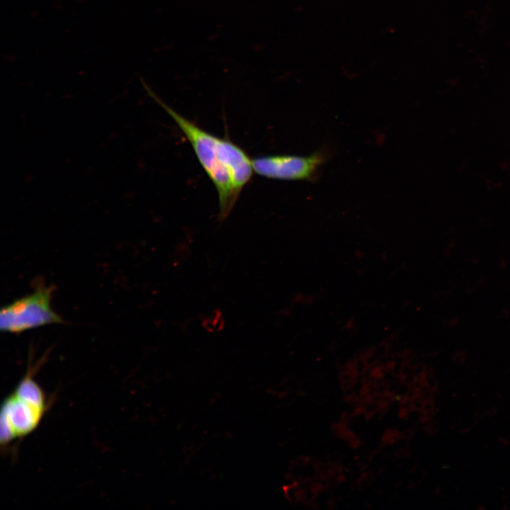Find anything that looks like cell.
I'll return each instance as SVG.
<instances>
[{
    "instance_id": "obj_1",
    "label": "cell",
    "mask_w": 510,
    "mask_h": 510,
    "mask_svg": "<svg viewBox=\"0 0 510 510\" xmlns=\"http://www.w3.org/2000/svg\"><path fill=\"white\" fill-rule=\"evenodd\" d=\"M176 123L215 186L219 202V220L226 219L246 185L251 181L252 159L239 145L200 128L163 101L154 97Z\"/></svg>"
},
{
    "instance_id": "obj_2",
    "label": "cell",
    "mask_w": 510,
    "mask_h": 510,
    "mask_svg": "<svg viewBox=\"0 0 510 510\" xmlns=\"http://www.w3.org/2000/svg\"><path fill=\"white\" fill-rule=\"evenodd\" d=\"M28 370L18 386L2 405L1 442L8 444L33 431L47 409L44 392Z\"/></svg>"
},
{
    "instance_id": "obj_3",
    "label": "cell",
    "mask_w": 510,
    "mask_h": 510,
    "mask_svg": "<svg viewBox=\"0 0 510 510\" xmlns=\"http://www.w3.org/2000/svg\"><path fill=\"white\" fill-rule=\"evenodd\" d=\"M52 290L51 286L39 285L32 293L2 307L1 330L21 333L47 324L62 323V317L51 307Z\"/></svg>"
},
{
    "instance_id": "obj_4",
    "label": "cell",
    "mask_w": 510,
    "mask_h": 510,
    "mask_svg": "<svg viewBox=\"0 0 510 510\" xmlns=\"http://www.w3.org/2000/svg\"><path fill=\"white\" fill-rule=\"evenodd\" d=\"M324 159L323 152H315L306 157L266 155L252 159V164L256 174L267 178L306 180L312 177Z\"/></svg>"
}]
</instances>
